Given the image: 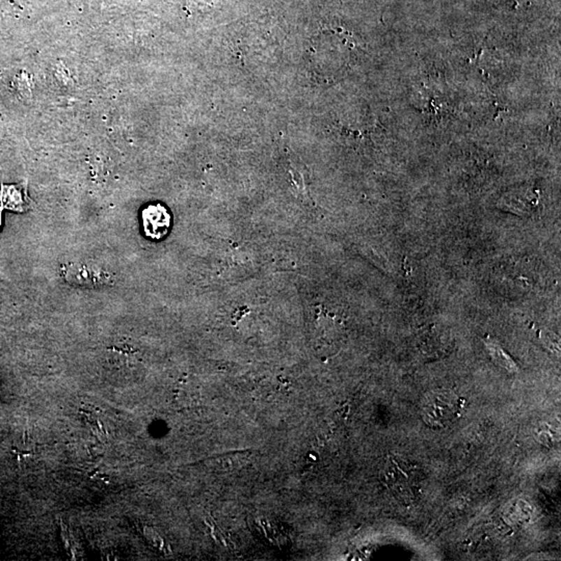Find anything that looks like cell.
Returning a JSON list of instances; mask_svg holds the SVG:
<instances>
[{
	"label": "cell",
	"instance_id": "obj_1",
	"mask_svg": "<svg viewBox=\"0 0 561 561\" xmlns=\"http://www.w3.org/2000/svg\"><path fill=\"white\" fill-rule=\"evenodd\" d=\"M143 226L146 236L159 240L168 234L170 227V214L161 204L147 206L142 213Z\"/></svg>",
	"mask_w": 561,
	"mask_h": 561
},
{
	"label": "cell",
	"instance_id": "obj_2",
	"mask_svg": "<svg viewBox=\"0 0 561 561\" xmlns=\"http://www.w3.org/2000/svg\"><path fill=\"white\" fill-rule=\"evenodd\" d=\"M1 209L23 212L29 208V199L27 189L22 184L0 185Z\"/></svg>",
	"mask_w": 561,
	"mask_h": 561
},
{
	"label": "cell",
	"instance_id": "obj_3",
	"mask_svg": "<svg viewBox=\"0 0 561 561\" xmlns=\"http://www.w3.org/2000/svg\"><path fill=\"white\" fill-rule=\"evenodd\" d=\"M424 407L426 417L430 418L436 423L449 420L456 409V405L451 398L446 394H440L426 401Z\"/></svg>",
	"mask_w": 561,
	"mask_h": 561
},
{
	"label": "cell",
	"instance_id": "obj_4",
	"mask_svg": "<svg viewBox=\"0 0 561 561\" xmlns=\"http://www.w3.org/2000/svg\"><path fill=\"white\" fill-rule=\"evenodd\" d=\"M488 349H490V353H492V355L498 360L499 364L502 365L503 367L509 369V370H515V364L511 362V359H509V357L505 354L502 353L501 349L494 347V345H490Z\"/></svg>",
	"mask_w": 561,
	"mask_h": 561
},
{
	"label": "cell",
	"instance_id": "obj_5",
	"mask_svg": "<svg viewBox=\"0 0 561 561\" xmlns=\"http://www.w3.org/2000/svg\"><path fill=\"white\" fill-rule=\"evenodd\" d=\"M1 210L2 209L0 208V226H1Z\"/></svg>",
	"mask_w": 561,
	"mask_h": 561
}]
</instances>
